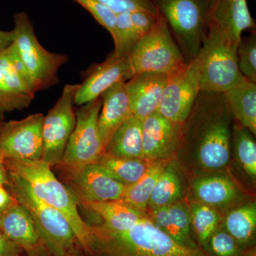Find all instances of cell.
<instances>
[{"instance_id": "obj_1", "label": "cell", "mask_w": 256, "mask_h": 256, "mask_svg": "<svg viewBox=\"0 0 256 256\" xmlns=\"http://www.w3.org/2000/svg\"><path fill=\"white\" fill-rule=\"evenodd\" d=\"M90 228L94 250L105 256H210L201 247L178 244L146 215L132 228L122 232L100 225Z\"/></svg>"}, {"instance_id": "obj_2", "label": "cell", "mask_w": 256, "mask_h": 256, "mask_svg": "<svg viewBox=\"0 0 256 256\" xmlns=\"http://www.w3.org/2000/svg\"><path fill=\"white\" fill-rule=\"evenodd\" d=\"M3 163L10 172L25 180L37 197L66 218L79 245L88 254L94 250V236L90 226L82 220L76 200L68 188L57 180L50 165L42 160H6Z\"/></svg>"}, {"instance_id": "obj_3", "label": "cell", "mask_w": 256, "mask_h": 256, "mask_svg": "<svg viewBox=\"0 0 256 256\" xmlns=\"http://www.w3.org/2000/svg\"><path fill=\"white\" fill-rule=\"evenodd\" d=\"M8 184L13 198L31 216L42 244L55 256H76L79 244L66 218L37 197L25 180L10 171Z\"/></svg>"}, {"instance_id": "obj_4", "label": "cell", "mask_w": 256, "mask_h": 256, "mask_svg": "<svg viewBox=\"0 0 256 256\" xmlns=\"http://www.w3.org/2000/svg\"><path fill=\"white\" fill-rule=\"evenodd\" d=\"M186 63L196 58L212 22L216 0H150Z\"/></svg>"}, {"instance_id": "obj_5", "label": "cell", "mask_w": 256, "mask_h": 256, "mask_svg": "<svg viewBox=\"0 0 256 256\" xmlns=\"http://www.w3.org/2000/svg\"><path fill=\"white\" fill-rule=\"evenodd\" d=\"M237 46L212 22L197 55L201 92L224 94L246 80L238 69Z\"/></svg>"}, {"instance_id": "obj_6", "label": "cell", "mask_w": 256, "mask_h": 256, "mask_svg": "<svg viewBox=\"0 0 256 256\" xmlns=\"http://www.w3.org/2000/svg\"><path fill=\"white\" fill-rule=\"evenodd\" d=\"M13 42L34 90H45L58 84V70L68 62V57L45 50L35 34L33 24L25 12L14 16Z\"/></svg>"}, {"instance_id": "obj_7", "label": "cell", "mask_w": 256, "mask_h": 256, "mask_svg": "<svg viewBox=\"0 0 256 256\" xmlns=\"http://www.w3.org/2000/svg\"><path fill=\"white\" fill-rule=\"evenodd\" d=\"M128 60L132 77L144 72L170 75L186 64L168 24L160 16L150 31L136 44Z\"/></svg>"}, {"instance_id": "obj_8", "label": "cell", "mask_w": 256, "mask_h": 256, "mask_svg": "<svg viewBox=\"0 0 256 256\" xmlns=\"http://www.w3.org/2000/svg\"><path fill=\"white\" fill-rule=\"evenodd\" d=\"M79 84H67L60 98L43 122V154L42 160L50 165H60L69 138L73 132L76 116L74 110V96Z\"/></svg>"}, {"instance_id": "obj_9", "label": "cell", "mask_w": 256, "mask_h": 256, "mask_svg": "<svg viewBox=\"0 0 256 256\" xmlns=\"http://www.w3.org/2000/svg\"><path fill=\"white\" fill-rule=\"evenodd\" d=\"M101 105L100 96L80 106L82 107L76 111V124L60 165L78 166L95 164L104 153L98 133V120Z\"/></svg>"}, {"instance_id": "obj_10", "label": "cell", "mask_w": 256, "mask_h": 256, "mask_svg": "<svg viewBox=\"0 0 256 256\" xmlns=\"http://www.w3.org/2000/svg\"><path fill=\"white\" fill-rule=\"evenodd\" d=\"M200 79L198 56L183 68L168 75L158 112L176 124L184 122L201 92Z\"/></svg>"}, {"instance_id": "obj_11", "label": "cell", "mask_w": 256, "mask_h": 256, "mask_svg": "<svg viewBox=\"0 0 256 256\" xmlns=\"http://www.w3.org/2000/svg\"><path fill=\"white\" fill-rule=\"evenodd\" d=\"M42 114L4 122L0 131V154L6 160H40L43 154Z\"/></svg>"}, {"instance_id": "obj_12", "label": "cell", "mask_w": 256, "mask_h": 256, "mask_svg": "<svg viewBox=\"0 0 256 256\" xmlns=\"http://www.w3.org/2000/svg\"><path fill=\"white\" fill-rule=\"evenodd\" d=\"M62 166L67 188L78 204L122 200L126 186L111 178L97 164Z\"/></svg>"}, {"instance_id": "obj_13", "label": "cell", "mask_w": 256, "mask_h": 256, "mask_svg": "<svg viewBox=\"0 0 256 256\" xmlns=\"http://www.w3.org/2000/svg\"><path fill=\"white\" fill-rule=\"evenodd\" d=\"M131 78L128 56L116 57L110 53L104 62L94 64L87 70L74 96V104L82 106L95 100L114 84Z\"/></svg>"}, {"instance_id": "obj_14", "label": "cell", "mask_w": 256, "mask_h": 256, "mask_svg": "<svg viewBox=\"0 0 256 256\" xmlns=\"http://www.w3.org/2000/svg\"><path fill=\"white\" fill-rule=\"evenodd\" d=\"M181 124L166 118L159 112L142 120V152L144 159H168L180 144Z\"/></svg>"}, {"instance_id": "obj_15", "label": "cell", "mask_w": 256, "mask_h": 256, "mask_svg": "<svg viewBox=\"0 0 256 256\" xmlns=\"http://www.w3.org/2000/svg\"><path fill=\"white\" fill-rule=\"evenodd\" d=\"M168 79L166 74L144 72L134 75L126 82L133 116L143 120L158 112Z\"/></svg>"}, {"instance_id": "obj_16", "label": "cell", "mask_w": 256, "mask_h": 256, "mask_svg": "<svg viewBox=\"0 0 256 256\" xmlns=\"http://www.w3.org/2000/svg\"><path fill=\"white\" fill-rule=\"evenodd\" d=\"M158 13L148 10H134L116 15L114 31L112 54L116 57H128L132 48L158 22Z\"/></svg>"}, {"instance_id": "obj_17", "label": "cell", "mask_w": 256, "mask_h": 256, "mask_svg": "<svg viewBox=\"0 0 256 256\" xmlns=\"http://www.w3.org/2000/svg\"><path fill=\"white\" fill-rule=\"evenodd\" d=\"M101 100L102 105L98 120V133L104 151L116 130L132 116L126 90V82H117L108 89L101 96Z\"/></svg>"}, {"instance_id": "obj_18", "label": "cell", "mask_w": 256, "mask_h": 256, "mask_svg": "<svg viewBox=\"0 0 256 256\" xmlns=\"http://www.w3.org/2000/svg\"><path fill=\"white\" fill-rule=\"evenodd\" d=\"M212 22L238 46L242 32H256V22L252 18L246 0H216Z\"/></svg>"}, {"instance_id": "obj_19", "label": "cell", "mask_w": 256, "mask_h": 256, "mask_svg": "<svg viewBox=\"0 0 256 256\" xmlns=\"http://www.w3.org/2000/svg\"><path fill=\"white\" fill-rule=\"evenodd\" d=\"M0 229L10 240L25 252L41 244L31 216L15 200L11 206L0 213Z\"/></svg>"}, {"instance_id": "obj_20", "label": "cell", "mask_w": 256, "mask_h": 256, "mask_svg": "<svg viewBox=\"0 0 256 256\" xmlns=\"http://www.w3.org/2000/svg\"><path fill=\"white\" fill-rule=\"evenodd\" d=\"M150 210V218L165 234L185 246L200 247L192 236L191 213L185 205L178 202Z\"/></svg>"}, {"instance_id": "obj_21", "label": "cell", "mask_w": 256, "mask_h": 256, "mask_svg": "<svg viewBox=\"0 0 256 256\" xmlns=\"http://www.w3.org/2000/svg\"><path fill=\"white\" fill-rule=\"evenodd\" d=\"M227 109L239 124L256 134V84L245 80L224 92Z\"/></svg>"}, {"instance_id": "obj_22", "label": "cell", "mask_w": 256, "mask_h": 256, "mask_svg": "<svg viewBox=\"0 0 256 256\" xmlns=\"http://www.w3.org/2000/svg\"><path fill=\"white\" fill-rule=\"evenodd\" d=\"M104 152L118 158L142 159V120L134 116L121 124L114 133Z\"/></svg>"}, {"instance_id": "obj_23", "label": "cell", "mask_w": 256, "mask_h": 256, "mask_svg": "<svg viewBox=\"0 0 256 256\" xmlns=\"http://www.w3.org/2000/svg\"><path fill=\"white\" fill-rule=\"evenodd\" d=\"M80 204L102 218L104 228L122 232L134 226L144 214L141 210L122 200L101 202H84Z\"/></svg>"}, {"instance_id": "obj_24", "label": "cell", "mask_w": 256, "mask_h": 256, "mask_svg": "<svg viewBox=\"0 0 256 256\" xmlns=\"http://www.w3.org/2000/svg\"><path fill=\"white\" fill-rule=\"evenodd\" d=\"M0 70L10 90L30 106L36 92L12 44L0 52Z\"/></svg>"}, {"instance_id": "obj_25", "label": "cell", "mask_w": 256, "mask_h": 256, "mask_svg": "<svg viewBox=\"0 0 256 256\" xmlns=\"http://www.w3.org/2000/svg\"><path fill=\"white\" fill-rule=\"evenodd\" d=\"M156 160L118 158L104 152L96 162L101 170L116 181L130 186L139 181Z\"/></svg>"}, {"instance_id": "obj_26", "label": "cell", "mask_w": 256, "mask_h": 256, "mask_svg": "<svg viewBox=\"0 0 256 256\" xmlns=\"http://www.w3.org/2000/svg\"><path fill=\"white\" fill-rule=\"evenodd\" d=\"M223 228L246 250L254 247L256 230V206L249 203L229 212Z\"/></svg>"}, {"instance_id": "obj_27", "label": "cell", "mask_w": 256, "mask_h": 256, "mask_svg": "<svg viewBox=\"0 0 256 256\" xmlns=\"http://www.w3.org/2000/svg\"><path fill=\"white\" fill-rule=\"evenodd\" d=\"M193 191L200 203L212 207L226 204L237 194L236 185L222 176L198 178L194 184Z\"/></svg>"}, {"instance_id": "obj_28", "label": "cell", "mask_w": 256, "mask_h": 256, "mask_svg": "<svg viewBox=\"0 0 256 256\" xmlns=\"http://www.w3.org/2000/svg\"><path fill=\"white\" fill-rule=\"evenodd\" d=\"M168 165L166 159L156 160L139 181L126 186L121 200L141 212L146 210L156 182Z\"/></svg>"}, {"instance_id": "obj_29", "label": "cell", "mask_w": 256, "mask_h": 256, "mask_svg": "<svg viewBox=\"0 0 256 256\" xmlns=\"http://www.w3.org/2000/svg\"><path fill=\"white\" fill-rule=\"evenodd\" d=\"M182 184L176 170L166 166L160 174L150 198V208L168 206L180 201L182 196Z\"/></svg>"}, {"instance_id": "obj_30", "label": "cell", "mask_w": 256, "mask_h": 256, "mask_svg": "<svg viewBox=\"0 0 256 256\" xmlns=\"http://www.w3.org/2000/svg\"><path fill=\"white\" fill-rule=\"evenodd\" d=\"M220 216L213 207L204 204L192 206L191 226L196 244L204 250L212 234L218 227Z\"/></svg>"}, {"instance_id": "obj_31", "label": "cell", "mask_w": 256, "mask_h": 256, "mask_svg": "<svg viewBox=\"0 0 256 256\" xmlns=\"http://www.w3.org/2000/svg\"><path fill=\"white\" fill-rule=\"evenodd\" d=\"M233 142L236 154L247 174L256 176V144L254 134L242 124L233 127Z\"/></svg>"}, {"instance_id": "obj_32", "label": "cell", "mask_w": 256, "mask_h": 256, "mask_svg": "<svg viewBox=\"0 0 256 256\" xmlns=\"http://www.w3.org/2000/svg\"><path fill=\"white\" fill-rule=\"evenodd\" d=\"M246 250L224 228H217L212 234L204 252L210 256H242Z\"/></svg>"}, {"instance_id": "obj_33", "label": "cell", "mask_w": 256, "mask_h": 256, "mask_svg": "<svg viewBox=\"0 0 256 256\" xmlns=\"http://www.w3.org/2000/svg\"><path fill=\"white\" fill-rule=\"evenodd\" d=\"M237 63L246 80L256 84V34L250 32L242 38L237 46Z\"/></svg>"}, {"instance_id": "obj_34", "label": "cell", "mask_w": 256, "mask_h": 256, "mask_svg": "<svg viewBox=\"0 0 256 256\" xmlns=\"http://www.w3.org/2000/svg\"><path fill=\"white\" fill-rule=\"evenodd\" d=\"M87 10L94 16L98 23L112 34L116 24V14L105 5L97 0H74Z\"/></svg>"}, {"instance_id": "obj_35", "label": "cell", "mask_w": 256, "mask_h": 256, "mask_svg": "<svg viewBox=\"0 0 256 256\" xmlns=\"http://www.w3.org/2000/svg\"><path fill=\"white\" fill-rule=\"evenodd\" d=\"M116 15L134 10H148L158 13L150 0H97Z\"/></svg>"}, {"instance_id": "obj_36", "label": "cell", "mask_w": 256, "mask_h": 256, "mask_svg": "<svg viewBox=\"0 0 256 256\" xmlns=\"http://www.w3.org/2000/svg\"><path fill=\"white\" fill-rule=\"evenodd\" d=\"M28 107L24 101L18 97L10 90L0 70V114Z\"/></svg>"}, {"instance_id": "obj_37", "label": "cell", "mask_w": 256, "mask_h": 256, "mask_svg": "<svg viewBox=\"0 0 256 256\" xmlns=\"http://www.w3.org/2000/svg\"><path fill=\"white\" fill-rule=\"evenodd\" d=\"M20 248L10 240L0 229V256H16L20 254Z\"/></svg>"}, {"instance_id": "obj_38", "label": "cell", "mask_w": 256, "mask_h": 256, "mask_svg": "<svg viewBox=\"0 0 256 256\" xmlns=\"http://www.w3.org/2000/svg\"><path fill=\"white\" fill-rule=\"evenodd\" d=\"M14 198L12 197L3 186H0V213L12 204Z\"/></svg>"}, {"instance_id": "obj_39", "label": "cell", "mask_w": 256, "mask_h": 256, "mask_svg": "<svg viewBox=\"0 0 256 256\" xmlns=\"http://www.w3.org/2000/svg\"><path fill=\"white\" fill-rule=\"evenodd\" d=\"M13 42L12 30L9 32L0 30V52L10 46Z\"/></svg>"}, {"instance_id": "obj_40", "label": "cell", "mask_w": 256, "mask_h": 256, "mask_svg": "<svg viewBox=\"0 0 256 256\" xmlns=\"http://www.w3.org/2000/svg\"><path fill=\"white\" fill-rule=\"evenodd\" d=\"M26 252V256H55L54 254L46 248L43 244H40L38 246L32 249V250H28ZM16 256H20V254Z\"/></svg>"}, {"instance_id": "obj_41", "label": "cell", "mask_w": 256, "mask_h": 256, "mask_svg": "<svg viewBox=\"0 0 256 256\" xmlns=\"http://www.w3.org/2000/svg\"><path fill=\"white\" fill-rule=\"evenodd\" d=\"M6 184H8V175L3 161H0V186H3Z\"/></svg>"}, {"instance_id": "obj_42", "label": "cell", "mask_w": 256, "mask_h": 256, "mask_svg": "<svg viewBox=\"0 0 256 256\" xmlns=\"http://www.w3.org/2000/svg\"><path fill=\"white\" fill-rule=\"evenodd\" d=\"M242 256H256V247L248 249Z\"/></svg>"}, {"instance_id": "obj_43", "label": "cell", "mask_w": 256, "mask_h": 256, "mask_svg": "<svg viewBox=\"0 0 256 256\" xmlns=\"http://www.w3.org/2000/svg\"><path fill=\"white\" fill-rule=\"evenodd\" d=\"M4 122V120H3L2 114H0V131H1L2 127ZM0 161H2V158L1 154H0Z\"/></svg>"}]
</instances>
